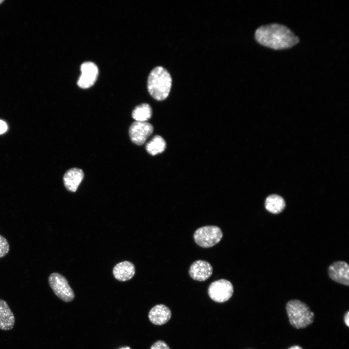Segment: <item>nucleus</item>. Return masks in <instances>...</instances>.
<instances>
[{
    "mask_svg": "<svg viewBox=\"0 0 349 349\" xmlns=\"http://www.w3.org/2000/svg\"><path fill=\"white\" fill-rule=\"evenodd\" d=\"M135 273L134 264L128 261L117 264L113 269V274L116 279L120 281H126L131 279Z\"/></svg>",
    "mask_w": 349,
    "mask_h": 349,
    "instance_id": "obj_13",
    "label": "nucleus"
},
{
    "mask_svg": "<svg viewBox=\"0 0 349 349\" xmlns=\"http://www.w3.org/2000/svg\"><path fill=\"white\" fill-rule=\"evenodd\" d=\"M223 236L221 229L217 226H205L197 229L193 238L197 244L201 247H212L218 243Z\"/></svg>",
    "mask_w": 349,
    "mask_h": 349,
    "instance_id": "obj_4",
    "label": "nucleus"
},
{
    "mask_svg": "<svg viewBox=\"0 0 349 349\" xmlns=\"http://www.w3.org/2000/svg\"><path fill=\"white\" fill-rule=\"evenodd\" d=\"M166 142L160 136H154L146 145V150L151 155L162 153L166 148Z\"/></svg>",
    "mask_w": 349,
    "mask_h": 349,
    "instance_id": "obj_17",
    "label": "nucleus"
},
{
    "mask_svg": "<svg viewBox=\"0 0 349 349\" xmlns=\"http://www.w3.org/2000/svg\"><path fill=\"white\" fill-rule=\"evenodd\" d=\"M172 82V78L168 71L161 66H157L149 75L148 91L154 99L163 100L169 95Z\"/></svg>",
    "mask_w": 349,
    "mask_h": 349,
    "instance_id": "obj_2",
    "label": "nucleus"
},
{
    "mask_svg": "<svg viewBox=\"0 0 349 349\" xmlns=\"http://www.w3.org/2000/svg\"><path fill=\"white\" fill-rule=\"evenodd\" d=\"M81 75L78 80V85L81 88L87 89L93 86L97 79L98 68L91 62L83 63L80 66Z\"/></svg>",
    "mask_w": 349,
    "mask_h": 349,
    "instance_id": "obj_8",
    "label": "nucleus"
},
{
    "mask_svg": "<svg viewBox=\"0 0 349 349\" xmlns=\"http://www.w3.org/2000/svg\"><path fill=\"white\" fill-rule=\"evenodd\" d=\"M7 128V124L4 121L0 120V134L5 133Z\"/></svg>",
    "mask_w": 349,
    "mask_h": 349,
    "instance_id": "obj_20",
    "label": "nucleus"
},
{
    "mask_svg": "<svg viewBox=\"0 0 349 349\" xmlns=\"http://www.w3.org/2000/svg\"><path fill=\"white\" fill-rule=\"evenodd\" d=\"M119 349H130V348L128 347H123Z\"/></svg>",
    "mask_w": 349,
    "mask_h": 349,
    "instance_id": "obj_23",
    "label": "nucleus"
},
{
    "mask_svg": "<svg viewBox=\"0 0 349 349\" xmlns=\"http://www.w3.org/2000/svg\"><path fill=\"white\" fill-rule=\"evenodd\" d=\"M84 177L83 171L79 168H73L68 170L63 176V183L66 189L75 192Z\"/></svg>",
    "mask_w": 349,
    "mask_h": 349,
    "instance_id": "obj_12",
    "label": "nucleus"
},
{
    "mask_svg": "<svg viewBox=\"0 0 349 349\" xmlns=\"http://www.w3.org/2000/svg\"><path fill=\"white\" fill-rule=\"evenodd\" d=\"M10 250L9 244L7 240L0 235V258L5 256Z\"/></svg>",
    "mask_w": 349,
    "mask_h": 349,
    "instance_id": "obj_18",
    "label": "nucleus"
},
{
    "mask_svg": "<svg viewBox=\"0 0 349 349\" xmlns=\"http://www.w3.org/2000/svg\"><path fill=\"white\" fill-rule=\"evenodd\" d=\"M288 349H303L301 347L295 345L289 348Z\"/></svg>",
    "mask_w": 349,
    "mask_h": 349,
    "instance_id": "obj_22",
    "label": "nucleus"
},
{
    "mask_svg": "<svg viewBox=\"0 0 349 349\" xmlns=\"http://www.w3.org/2000/svg\"><path fill=\"white\" fill-rule=\"evenodd\" d=\"M152 115V109L147 103L140 104L133 110L132 112L133 118L137 122H146Z\"/></svg>",
    "mask_w": 349,
    "mask_h": 349,
    "instance_id": "obj_16",
    "label": "nucleus"
},
{
    "mask_svg": "<svg viewBox=\"0 0 349 349\" xmlns=\"http://www.w3.org/2000/svg\"><path fill=\"white\" fill-rule=\"evenodd\" d=\"M286 203L281 196L271 194L267 197L265 202V207L267 210L272 214H278L285 208Z\"/></svg>",
    "mask_w": 349,
    "mask_h": 349,
    "instance_id": "obj_15",
    "label": "nucleus"
},
{
    "mask_svg": "<svg viewBox=\"0 0 349 349\" xmlns=\"http://www.w3.org/2000/svg\"><path fill=\"white\" fill-rule=\"evenodd\" d=\"M15 317L7 303L0 299V329L11 330L15 324Z\"/></svg>",
    "mask_w": 349,
    "mask_h": 349,
    "instance_id": "obj_14",
    "label": "nucleus"
},
{
    "mask_svg": "<svg viewBox=\"0 0 349 349\" xmlns=\"http://www.w3.org/2000/svg\"><path fill=\"white\" fill-rule=\"evenodd\" d=\"M255 38L260 44L276 50L290 48L299 42V38L287 27L276 23L259 27Z\"/></svg>",
    "mask_w": 349,
    "mask_h": 349,
    "instance_id": "obj_1",
    "label": "nucleus"
},
{
    "mask_svg": "<svg viewBox=\"0 0 349 349\" xmlns=\"http://www.w3.org/2000/svg\"><path fill=\"white\" fill-rule=\"evenodd\" d=\"M233 291L232 283L223 279L212 282L208 288L209 296L217 302H224L228 301L232 297Z\"/></svg>",
    "mask_w": 349,
    "mask_h": 349,
    "instance_id": "obj_6",
    "label": "nucleus"
},
{
    "mask_svg": "<svg viewBox=\"0 0 349 349\" xmlns=\"http://www.w3.org/2000/svg\"><path fill=\"white\" fill-rule=\"evenodd\" d=\"M150 349H170V348L165 342L159 340L152 345Z\"/></svg>",
    "mask_w": 349,
    "mask_h": 349,
    "instance_id": "obj_19",
    "label": "nucleus"
},
{
    "mask_svg": "<svg viewBox=\"0 0 349 349\" xmlns=\"http://www.w3.org/2000/svg\"><path fill=\"white\" fill-rule=\"evenodd\" d=\"M150 321L157 325H161L167 322L171 317L170 309L164 304H158L154 306L148 314Z\"/></svg>",
    "mask_w": 349,
    "mask_h": 349,
    "instance_id": "obj_11",
    "label": "nucleus"
},
{
    "mask_svg": "<svg viewBox=\"0 0 349 349\" xmlns=\"http://www.w3.org/2000/svg\"><path fill=\"white\" fill-rule=\"evenodd\" d=\"M286 308L290 324L297 329L306 328L314 321V314L304 302L291 300L287 302Z\"/></svg>",
    "mask_w": 349,
    "mask_h": 349,
    "instance_id": "obj_3",
    "label": "nucleus"
},
{
    "mask_svg": "<svg viewBox=\"0 0 349 349\" xmlns=\"http://www.w3.org/2000/svg\"><path fill=\"white\" fill-rule=\"evenodd\" d=\"M344 320L346 325L349 326V312L348 311L344 315Z\"/></svg>",
    "mask_w": 349,
    "mask_h": 349,
    "instance_id": "obj_21",
    "label": "nucleus"
},
{
    "mask_svg": "<svg viewBox=\"0 0 349 349\" xmlns=\"http://www.w3.org/2000/svg\"><path fill=\"white\" fill-rule=\"evenodd\" d=\"M3 1V0H0V3H1V2H2Z\"/></svg>",
    "mask_w": 349,
    "mask_h": 349,
    "instance_id": "obj_24",
    "label": "nucleus"
},
{
    "mask_svg": "<svg viewBox=\"0 0 349 349\" xmlns=\"http://www.w3.org/2000/svg\"><path fill=\"white\" fill-rule=\"evenodd\" d=\"M48 283L55 294L65 302H69L74 298V293L63 276L53 272L48 277Z\"/></svg>",
    "mask_w": 349,
    "mask_h": 349,
    "instance_id": "obj_5",
    "label": "nucleus"
},
{
    "mask_svg": "<svg viewBox=\"0 0 349 349\" xmlns=\"http://www.w3.org/2000/svg\"><path fill=\"white\" fill-rule=\"evenodd\" d=\"M153 131L152 125L147 122H133L129 127V134L131 141L138 145L143 144Z\"/></svg>",
    "mask_w": 349,
    "mask_h": 349,
    "instance_id": "obj_7",
    "label": "nucleus"
},
{
    "mask_svg": "<svg viewBox=\"0 0 349 349\" xmlns=\"http://www.w3.org/2000/svg\"><path fill=\"white\" fill-rule=\"evenodd\" d=\"M328 273L333 281L348 286L349 285V266L343 261H338L332 263L328 268Z\"/></svg>",
    "mask_w": 349,
    "mask_h": 349,
    "instance_id": "obj_9",
    "label": "nucleus"
},
{
    "mask_svg": "<svg viewBox=\"0 0 349 349\" xmlns=\"http://www.w3.org/2000/svg\"><path fill=\"white\" fill-rule=\"evenodd\" d=\"M189 274L191 278L199 281H205L212 274L213 268L208 262L198 260L194 262L189 269Z\"/></svg>",
    "mask_w": 349,
    "mask_h": 349,
    "instance_id": "obj_10",
    "label": "nucleus"
}]
</instances>
